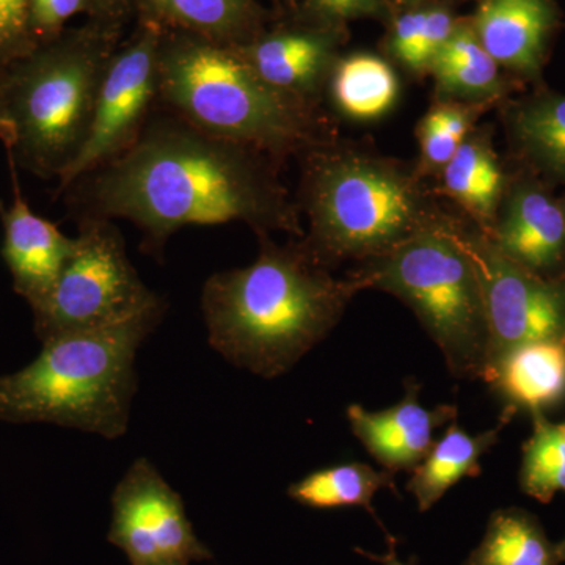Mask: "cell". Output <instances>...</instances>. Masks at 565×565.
I'll return each mask as SVG.
<instances>
[{"label":"cell","mask_w":565,"mask_h":565,"mask_svg":"<svg viewBox=\"0 0 565 565\" xmlns=\"http://www.w3.org/2000/svg\"><path fill=\"white\" fill-rule=\"evenodd\" d=\"M280 167L263 152L166 111L148 121L129 150L65 192L77 221L131 222L143 234V252L162 262L167 241L184 226L243 222L255 234L303 237Z\"/></svg>","instance_id":"1"},{"label":"cell","mask_w":565,"mask_h":565,"mask_svg":"<svg viewBox=\"0 0 565 565\" xmlns=\"http://www.w3.org/2000/svg\"><path fill=\"white\" fill-rule=\"evenodd\" d=\"M247 267L211 275L202 311L210 344L234 366L280 377L329 337L362 282L315 262L299 239L277 244L259 233Z\"/></svg>","instance_id":"2"},{"label":"cell","mask_w":565,"mask_h":565,"mask_svg":"<svg viewBox=\"0 0 565 565\" xmlns=\"http://www.w3.org/2000/svg\"><path fill=\"white\" fill-rule=\"evenodd\" d=\"M299 166L296 203L308 222L299 243L330 270L379 258L459 217L415 162L364 141L337 137L303 154Z\"/></svg>","instance_id":"3"},{"label":"cell","mask_w":565,"mask_h":565,"mask_svg":"<svg viewBox=\"0 0 565 565\" xmlns=\"http://www.w3.org/2000/svg\"><path fill=\"white\" fill-rule=\"evenodd\" d=\"M158 104L280 166L340 137L338 120L326 107L277 90L234 47L166 29L158 55Z\"/></svg>","instance_id":"4"},{"label":"cell","mask_w":565,"mask_h":565,"mask_svg":"<svg viewBox=\"0 0 565 565\" xmlns=\"http://www.w3.org/2000/svg\"><path fill=\"white\" fill-rule=\"evenodd\" d=\"M167 302L106 329L61 334L18 373L0 377V422L50 423L115 440L137 392L136 356Z\"/></svg>","instance_id":"5"},{"label":"cell","mask_w":565,"mask_h":565,"mask_svg":"<svg viewBox=\"0 0 565 565\" xmlns=\"http://www.w3.org/2000/svg\"><path fill=\"white\" fill-rule=\"evenodd\" d=\"M118 33L120 22L95 20L36 46L0 73L14 128L9 151L29 172L61 178L79 154Z\"/></svg>","instance_id":"6"},{"label":"cell","mask_w":565,"mask_h":565,"mask_svg":"<svg viewBox=\"0 0 565 565\" xmlns=\"http://www.w3.org/2000/svg\"><path fill=\"white\" fill-rule=\"evenodd\" d=\"M462 214L449 225L416 234L399 247L356 264L364 289L392 294L414 311L457 379H481L489 326L481 280L459 236Z\"/></svg>","instance_id":"7"},{"label":"cell","mask_w":565,"mask_h":565,"mask_svg":"<svg viewBox=\"0 0 565 565\" xmlns=\"http://www.w3.org/2000/svg\"><path fill=\"white\" fill-rule=\"evenodd\" d=\"M134 269L120 230L110 221L84 218L74 248L46 299L35 308L41 341L106 329L162 302Z\"/></svg>","instance_id":"8"},{"label":"cell","mask_w":565,"mask_h":565,"mask_svg":"<svg viewBox=\"0 0 565 565\" xmlns=\"http://www.w3.org/2000/svg\"><path fill=\"white\" fill-rule=\"evenodd\" d=\"M459 236L473 259L484 296L486 367L519 345L565 340V275L552 278L531 273L498 250L463 215Z\"/></svg>","instance_id":"9"},{"label":"cell","mask_w":565,"mask_h":565,"mask_svg":"<svg viewBox=\"0 0 565 565\" xmlns=\"http://www.w3.org/2000/svg\"><path fill=\"white\" fill-rule=\"evenodd\" d=\"M163 29L140 20L139 28L117 47L104 73L87 140L77 158L58 178V192L114 161L132 147L158 104V55Z\"/></svg>","instance_id":"10"},{"label":"cell","mask_w":565,"mask_h":565,"mask_svg":"<svg viewBox=\"0 0 565 565\" xmlns=\"http://www.w3.org/2000/svg\"><path fill=\"white\" fill-rule=\"evenodd\" d=\"M110 539L136 565H184L206 556L185 516L180 494L150 460L137 459L111 497Z\"/></svg>","instance_id":"11"},{"label":"cell","mask_w":565,"mask_h":565,"mask_svg":"<svg viewBox=\"0 0 565 565\" xmlns=\"http://www.w3.org/2000/svg\"><path fill=\"white\" fill-rule=\"evenodd\" d=\"M345 28L303 20L264 29L244 46L234 47L253 71L286 95L316 107H326V92L341 47Z\"/></svg>","instance_id":"12"},{"label":"cell","mask_w":565,"mask_h":565,"mask_svg":"<svg viewBox=\"0 0 565 565\" xmlns=\"http://www.w3.org/2000/svg\"><path fill=\"white\" fill-rule=\"evenodd\" d=\"M486 236L504 256L531 273L564 277L563 204L539 182L509 180L497 217Z\"/></svg>","instance_id":"13"},{"label":"cell","mask_w":565,"mask_h":565,"mask_svg":"<svg viewBox=\"0 0 565 565\" xmlns=\"http://www.w3.org/2000/svg\"><path fill=\"white\" fill-rule=\"evenodd\" d=\"M419 390L422 385L415 379H408L405 396L393 407L371 412L362 405L351 404L345 412L352 434L390 473H412L433 448L435 430L457 418L455 404L424 407Z\"/></svg>","instance_id":"14"},{"label":"cell","mask_w":565,"mask_h":565,"mask_svg":"<svg viewBox=\"0 0 565 565\" xmlns=\"http://www.w3.org/2000/svg\"><path fill=\"white\" fill-rule=\"evenodd\" d=\"M468 20L508 76L539 77L557 24L553 0H479Z\"/></svg>","instance_id":"15"},{"label":"cell","mask_w":565,"mask_h":565,"mask_svg":"<svg viewBox=\"0 0 565 565\" xmlns=\"http://www.w3.org/2000/svg\"><path fill=\"white\" fill-rule=\"evenodd\" d=\"M2 212V256L13 277L14 291L32 308L52 291L74 248V237L63 234L55 223L40 217L14 191L10 207Z\"/></svg>","instance_id":"16"},{"label":"cell","mask_w":565,"mask_h":565,"mask_svg":"<svg viewBox=\"0 0 565 565\" xmlns=\"http://www.w3.org/2000/svg\"><path fill=\"white\" fill-rule=\"evenodd\" d=\"M509 180L511 177L493 147L492 128L479 122L465 137L433 188L441 200L455 204L463 217L486 233L493 225Z\"/></svg>","instance_id":"17"},{"label":"cell","mask_w":565,"mask_h":565,"mask_svg":"<svg viewBox=\"0 0 565 565\" xmlns=\"http://www.w3.org/2000/svg\"><path fill=\"white\" fill-rule=\"evenodd\" d=\"M482 381L515 414H545L565 399V340L519 345L489 364Z\"/></svg>","instance_id":"18"},{"label":"cell","mask_w":565,"mask_h":565,"mask_svg":"<svg viewBox=\"0 0 565 565\" xmlns=\"http://www.w3.org/2000/svg\"><path fill=\"white\" fill-rule=\"evenodd\" d=\"M433 102H457L497 107L508 99L514 81L482 46L468 18H460L430 65Z\"/></svg>","instance_id":"19"},{"label":"cell","mask_w":565,"mask_h":565,"mask_svg":"<svg viewBox=\"0 0 565 565\" xmlns=\"http://www.w3.org/2000/svg\"><path fill=\"white\" fill-rule=\"evenodd\" d=\"M140 20L166 31L191 33L222 46H244L266 29L256 0H132Z\"/></svg>","instance_id":"20"},{"label":"cell","mask_w":565,"mask_h":565,"mask_svg":"<svg viewBox=\"0 0 565 565\" xmlns=\"http://www.w3.org/2000/svg\"><path fill=\"white\" fill-rule=\"evenodd\" d=\"M515 415L512 408L503 407L497 426L476 435L465 433L457 418L452 419L444 437L435 441L408 479L407 490L414 494L419 511L433 509L463 478L481 476L482 457L498 444L500 434Z\"/></svg>","instance_id":"21"},{"label":"cell","mask_w":565,"mask_h":565,"mask_svg":"<svg viewBox=\"0 0 565 565\" xmlns=\"http://www.w3.org/2000/svg\"><path fill=\"white\" fill-rule=\"evenodd\" d=\"M397 71L385 55H341L326 92V104L334 120L374 122L392 114L401 98Z\"/></svg>","instance_id":"22"},{"label":"cell","mask_w":565,"mask_h":565,"mask_svg":"<svg viewBox=\"0 0 565 565\" xmlns=\"http://www.w3.org/2000/svg\"><path fill=\"white\" fill-rule=\"evenodd\" d=\"M512 145L535 169L565 181V96L537 95L504 109Z\"/></svg>","instance_id":"23"},{"label":"cell","mask_w":565,"mask_h":565,"mask_svg":"<svg viewBox=\"0 0 565 565\" xmlns=\"http://www.w3.org/2000/svg\"><path fill=\"white\" fill-rule=\"evenodd\" d=\"M382 489L397 493L394 475L375 470L363 462L338 463L322 468L294 482L289 498L299 504L316 509L363 508L377 520L373 509L374 494ZM382 526V523L379 522ZM385 531V527L382 526Z\"/></svg>","instance_id":"24"},{"label":"cell","mask_w":565,"mask_h":565,"mask_svg":"<svg viewBox=\"0 0 565 565\" xmlns=\"http://www.w3.org/2000/svg\"><path fill=\"white\" fill-rule=\"evenodd\" d=\"M556 545L533 514L519 508L490 515L484 539L463 565H557Z\"/></svg>","instance_id":"25"},{"label":"cell","mask_w":565,"mask_h":565,"mask_svg":"<svg viewBox=\"0 0 565 565\" xmlns=\"http://www.w3.org/2000/svg\"><path fill=\"white\" fill-rule=\"evenodd\" d=\"M533 434L523 445L519 482L523 493L541 503H550L556 493H565V437L559 424L545 414H533Z\"/></svg>","instance_id":"26"},{"label":"cell","mask_w":565,"mask_h":565,"mask_svg":"<svg viewBox=\"0 0 565 565\" xmlns=\"http://www.w3.org/2000/svg\"><path fill=\"white\" fill-rule=\"evenodd\" d=\"M394 11L392 0H302L296 18L313 24L345 28L349 21L363 18L390 21Z\"/></svg>","instance_id":"27"},{"label":"cell","mask_w":565,"mask_h":565,"mask_svg":"<svg viewBox=\"0 0 565 565\" xmlns=\"http://www.w3.org/2000/svg\"><path fill=\"white\" fill-rule=\"evenodd\" d=\"M35 47L29 28V0H0V71Z\"/></svg>","instance_id":"28"},{"label":"cell","mask_w":565,"mask_h":565,"mask_svg":"<svg viewBox=\"0 0 565 565\" xmlns=\"http://www.w3.org/2000/svg\"><path fill=\"white\" fill-rule=\"evenodd\" d=\"M415 136L419 147L418 159L415 161L416 169L424 180L434 182L438 174L444 172L462 141L449 136L424 115L416 125Z\"/></svg>","instance_id":"29"},{"label":"cell","mask_w":565,"mask_h":565,"mask_svg":"<svg viewBox=\"0 0 565 565\" xmlns=\"http://www.w3.org/2000/svg\"><path fill=\"white\" fill-rule=\"evenodd\" d=\"M92 0H29V28L35 43L62 35L63 25L81 11L92 13Z\"/></svg>","instance_id":"30"},{"label":"cell","mask_w":565,"mask_h":565,"mask_svg":"<svg viewBox=\"0 0 565 565\" xmlns=\"http://www.w3.org/2000/svg\"><path fill=\"white\" fill-rule=\"evenodd\" d=\"M132 0H92V14L95 20L120 22Z\"/></svg>","instance_id":"31"},{"label":"cell","mask_w":565,"mask_h":565,"mask_svg":"<svg viewBox=\"0 0 565 565\" xmlns=\"http://www.w3.org/2000/svg\"><path fill=\"white\" fill-rule=\"evenodd\" d=\"M0 141L9 150L13 147L14 128L13 122H11L9 107H7L6 95H3L2 81H0Z\"/></svg>","instance_id":"32"},{"label":"cell","mask_w":565,"mask_h":565,"mask_svg":"<svg viewBox=\"0 0 565 565\" xmlns=\"http://www.w3.org/2000/svg\"><path fill=\"white\" fill-rule=\"evenodd\" d=\"M356 552L362 553L363 556L370 557V559L375 561V563H381L384 565H412V564L401 563V561L397 559L396 541H394L392 535H388V552H386L385 555H382V556L371 555V553L363 552V550H360V548H356Z\"/></svg>","instance_id":"33"},{"label":"cell","mask_w":565,"mask_h":565,"mask_svg":"<svg viewBox=\"0 0 565 565\" xmlns=\"http://www.w3.org/2000/svg\"><path fill=\"white\" fill-rule=\"evenodd\" d=\"M394 10L414 9V7L426 6L435 0H392Z\"/></svg>","instance_id":"34"},{"label":"cell","mask_w":565,"mask_h":565,"mask_svg":"<svg viewBox=\"0 0 565 565\" xmlns=\"http://www.w3.org/2000/svg\"><path fill=\"white\" fill-rule=\"evenodd\" d=\"M556 555L557 559H559V563H564L565 561V539L561 544L556 545Z\"/></svg>","instance_id":"35"},{"label":"cell","mask_w":565,"mask_h":565,"mask_svg":"<svg viewBox=\"0 0 565 565\" xmlns=\"http://www.w3.org/2000/svg\"><path fill=\"white\" fill-rule=\"evenodd\" d=\"M559 429H561V433H563V435L565 437V423L559 424Z\"/></svg>","instance_id":"36"},{"label":"cell","mask_w":565,"mask_h":565,"mask_svg":"<svg viewBox=\"0 0 565 565\" xmlns=\"http://www.w3.org/2000/svg\"><path fill=\"white\" fill-rule=\"evenodd\" d=\"M561 204H563V210H564V214H565V200H563V202H561Z\"/></svg>","instance_id":"37"}]
</instances>
